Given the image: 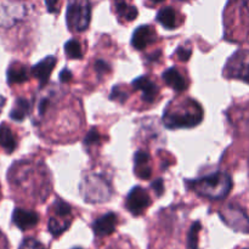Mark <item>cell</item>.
Segmentation results:
<instances>
[{
    "instance_id": "7a4b0ae2",
    "label": "cell",
    "mask_w": 249,
    "mask_h": 249,
    "mask_svg": "<svg viewBox=\"0 0 249 249\" xmlns=\"http://www.w3.org/2000/svg\"><path fill=\"white\" fill-rule=\"evenodd\" d=\"M203 119V109L198 102L187 100L180 108H169L163 116V123L168 129H187L197 126Z\"/></svg>"
},
{
    "instance_id": "e575fe53",
    "label": "cell",
    "mask_w": 249,
    "mask_h": 249,
    "mask_svg": "<svg viewBox=\"0 0 249 249\" xmlns=\"http://www.w3.org/2000/svg\"><path fill=\"white\" fill-rule=\"evenodd\" d=\"M160 51H157V53H151V55H148V57H147V60L148 61H157L158 58H160Z\"/></svg>"
},
{
    "instance_id": "f35d334b",
    "label": "cell",
    "mask_w": 249,
    "mask_h": 249,
    "mask_svg": "<svg viewBox=\"0 0 249 249\" xmlns=\"http://www.w3.org/2000/svg\"><path fill=\"white\" fill-rule=\"evenodd\" d=\"M246 249H248V248H246Z\"/></svg>"
},
{
    "instance_id": "4316f807",
    "label": "cell",
    "mask_w": 249,
    "mask_h": 249,
    "mask_svg": "<svg viewBox=\"0 0 249 249\" xmlns=\"http://www.w3.org/2000/svg\"><path fill=\"white\" fill-rule=\"evenodd\" d=\"M95 71H96L97 75L102 77V75H105L106 73L111 72V67H109V65L106 61L97 60L96 62H95Z\"/></svg>"
},
{
    "instance_id": "603a6c76",
    "label": "cell",
    "mask_w": 249,
    "mask_h": 249,
    "mask_svg": "<svg viewBox=\"0 0 249 249\" xmlns=\"http://www.w3.org/2000/svg\"><path fill=\"white\" fill-rule=\"evenodd\" d=\"M53 211H55L56 215L61 216V218L71 215V213H72V208H71L70 204L66 203L62 199H57V201L53 203Z\"/></svg>"
},
{
    "instance_id": "9a60e30c",
    "label": "cell",
    "mask_w": 249,
    "mask_h": 249,
    "mask_svg": "<svg viewBox=\"0 0 249 249\" xmlns=\"http://www.w3.org/2000/svg\"><path fill=\"white\" fill-rule=\"evenodd\" d=\"M7 83L11 85L22 84L28 80V70L26 66L19 63H12L7 70Z\"/></svg>"
},
{
    "instance_id": "83f0119b",
    "label": "cell",
    "mask_w": 249,
    "mask_h": 249,
    "mask_svg": "<svg viewBox=\"0 0 249 249\" xmlns=\"http://www.w3.org/2000/svg\"><path fill=\"white\" fill-rule=\"evenodd\" d=\"M136 175L142 180H148L152 175V169L148 167V164L141 165V167H136Z\"/></svg>"
},
{
    "instance_id": "8d00e7d4",
    "label": "cell",
    "mask_w": 249,
    "mask_h": 249,
    "mask_svg": "<svg viewBox=\"0 0 249 249\" xmlns=\"http://www.w3.org/2000/svg\"><path fill=\"white\" fill-rule=\"evenodd\" d=\"M242 1H243V4L247 5V6L249 7V0H242Z\"/></svg>"
},
{
    "instance_id": "484cf974",
    "label": "cell",
    "mask_w": 249,
    "mask_h": 249,
    "mask_svg": "<svg viewBox=\"0 0 249 249\" xmlns=\"http://www.w3.org/2000/svg\"><path fill=\"white\" fill-rule=\"evenodd\" d=\"M134 162H135L136 167H141V165H146L150 162V155L146 151H138L134 156Z\"/></svg>"
},
{
    "instance_id": "ffe728a7",
    "label": "cell",
    "mask_w": 249,
    "mask_h": 249,
    "mask_svg": "<svg viewBox=\"0 0 249 249\" xmlns=\"http://www.w3.org/2000/svg\"><path fill=\"white\" fill-rule=\"evenodd\" d=\"M65 53L72 60H77V58L83 57V49L82 45L75 39H71L65 44Z\"/></svg>"
},
{
    "instance_id": "4dcf8cb0",
    "label": "cell",
    "mask_w": 249,
    "mask_h": 249,
    "mask_svg": "<svg viewBox=\"0 0 249 249\" xmlns=\"http://www.w3.org/2000/svg\"><path fill=\"white\" fill-rule=\"evenodd\" d=\"M49 106H50V99H49L48 96L43 97V99H41L40 101H39V104H38V113H39V116H40V117L45 116V112L48 111Z\"/></svg>"
},
{
    "instance_id": "5b68a950",
    "label": "cell",
    "mask_w": 249,
    "mask_h": 249,
    "mask_svg": "<svg viewBox=\"0 0 249 249\" xmlns=\"http://www.w3.org/2000/svg\"><path fill=\"white\" fill-rule=\"evenodd\" d=\"M223 220L230 228L241 232H249V218L247 214L236 206H229L220 213Z\"/></svg>"
},
{
    "instance_id": "9c48e42d",
    "label": "cell",
    "mask_w": 249,
    "mask_h": 249,
    "mask_svg": "<svg viewBox=\"0 0 249 249\" xmlns=\"http://www.w3.org/2000/svg\"><path fill=\"white\" fill-rule=\"evenodd\" d=\"M133 88L138 91L142 92V100L147 104H152L155 100L157 99L158 94H160V89H158L157 84L153 83L146 75H141V77L136 78L133 82Z\"/></svg>"
},
{
    "instance_id": "4fadbf2b",
    "label": "cell",
    "mask_w": 249,
    "mask_h": 249,
    "mask_svg": "<svg viewBox=\"0 0 249 249\" xmlns=\"http://www.w3.org/2000/svg\"><path fill=\"white\" fill-rule=\"evenodd\" d=\"M117 215L114 213H107L105 215L100 216L99 219L94 221L92 224V230L95 235L99 237H105L114 232L117 226Z\"/></svg>"
},
{
    "instance_id": "d6a6232c",
    "label": "cell",
    "mask_w": 249,
    "mask_h": 249,
    "mask_svg": "<svg viewBox=\"0 0 249 249\" xmlns=\"http://www.w3.org/2000/svg\"><path fill=\"white\" fill-rule=\"evenodd\" d=\"M151 187H152V190L156 192V195H157L158 197L162 196L163 192H164V184H163L162 179L155 180V181L152 182V185H151Z\"/></svg>"
},
{
    "instance_id": "7402d4cb",
    "label": "cell",
    "mask_w": 249,
    "mask_h": 249,
    "mask_svg": "<svg viewBox=\"0 0 249 249\" xmlns=\"http://www.w3.org/2000/svg\"><path fill=\"white\" fill-rule=\"evenodd\" d=\"M201 229L202 225L199 221H196V223H194L191 225L189 237H187V242H189L190 249H198V235Z\"/></svg>"
},
{
    "instance_id": "836d02e7",
    "label": "cell",
    "mask_w": 249,
    "mask_h": 249,
    "mask_svg": "<svg viewBox=\"0 0 249 249\" xmlns=\"http://www.w3.org/2000/svg\"><path fill=\"white\" fill-rule=\"evenodd\" d=\"M72 78H73V74L70 70L65 68V70L61 71V73H60L61 83H70L71 80H72Z\"/></svg>"
},
{
    "instance_id": "52a82bcc",
    "label": "cell",
    "mask_w": 249,
    "mask_h": 249,
    "mask_svg": "<svg viewBox=\"0 0 249 249\" xmlns=\"http://www.w3.org/2000/svg\"><path fill=\"white\" fill-rule=\"evenodd\" d=\"M230 77L238 78L249 83V50H243L236 53L228 65Z\"/></svg>"
},
{
    "instance_id": "cb8c5ba5",
    "label": "cell",
    "mask_w": 249,
    "mask_h": 249,
    "mask_svg": "<svg viewBox=\"0 0 249 249\" xmlns=\"http://www.w3.org/2000/svg\"><path fill=\"white\" fill-rule=\"evenodd\" d=\"M109 99L113 100V101L119 102V104H124V102L128 100V94H126V91L121 87V85H116V87H113V89H112Z\"/></svg>"
},
{
    "instance_id": "8992f818",
    "label": "cell",
    "mask_w": 249,
    "mask_h": 249,
    "mask_svg": "<svg viewBox=\"0 0 249 249\" xmlns=\"http://www.w3.org/2000/svg\"><path fill=\"white\" fill-rule=\"evenodd\" d=\"M150 204L151 197L140 186H136L134 189H131L128 197H126L125 206L133 215H140V214H142L150 207Z\"/></svg>"
},
{
    "instance_id": "ac0fdd59",
    "label": "cell",
    "mask_w": 249,
    "mask_h": 249,
    "mask_svg": "<svg viewBox=\"0 0 249 249\" xmlns=\"http://www.w3.org/2000/svg\"><path fill=\"white\" fill-rule=\"evenodd\" d=\"M157 21L167 29H174L177 27V14L170 6L163 7L158 11Z\"/></svg>"
},
{
    "instance_id": "2e32d148",
    "label": "cell",
    "mask_w": 249,
    "mask_h": 249,
    "mask_svg": "<svg viewBox=\"0 0 249 249\" xmlns=\"http://www.w3.org/2000/svg\"><path fill=\"white\" fill-rule=\"evenodd\" d=\"M31 102L24 97L16 99L14 105V108L10 112V118L15 122H22L26 119V117L31 113Z\"/></svg>"
},
{
    "instance_id": "74e56055",
    "label": "cell",
    "mask_w": 249,
    "mask_h": 249,
    "mask_svg": "<svg viewBox=\"0 0 249 249\" xmlns=\"http://www.w3.org/2000/svg\"><path fill=\"white\" fill-rule=\"evenodd\" d=\"M73 249H82V248H73Z\"/></svg>"
},
{
    "instance_id": "f1b7e54d",
    "label": "cell",
    "mask_w": 249,
    "mask_h": 249,
    "mask_svg": "<svg viewBox=\"0 0 249 249\" xmlns=\"http://www.w3.org/2000/svg\"><path fill=\"white\" fill-rule=\"evenodd\" d=\"M19 249H44V247L38 241L33 240V238H28V240H24L22 242Z\"/></svg>"
},
{
    "instance_id": "e0dca14e",
    "label": "cell",
    "mask_w": 249,
    "mask_h": 249,
    "mask_svg": "<svg viewBox=\"0 0 249 249\" xmlns=\"http://www.w3.org/2000/svg\"><path fill=\"white\" fill-rule=\"evenodd\" d=\"M114 9L119 17H123L125 21H134L138 17L139 11L135 6L129 5L125 0H116L114 1Z\"/></svg>"
},
{
    "instance_id": "1f68e13d",
    "label": "cell",
    "mask_w": 249,
    "mask_h": 249,
    "mask_svg": "<svg viewBox=\"0 0 249 249\" xmlns=\"http://www.w3.org/2000/svg\"><path fill=\"white\" fill-rule=\"evenodd\" d=\"M58 4H60V0H45L46 9H48V12H50V14H57L60 11Z\"/></svg>"
},
{
    "instance_id": "6da1fadb",
    "label": "cell",
    "mask_w": 249,
    "mask_h": 249,
    "mask_svg": "<svg viewBox=\"0 0 249 249\" xmlns=\"http://www.w3.org/2000/svg\"><path fill=\"white\" fill-rule=\"evenodd\" d=\"M190 187L199 196L209 199H224L232 189V180L230 175L223 172H216L199 179L187 182Z\"/></svg>"
},
{
    "instance_id": "5bb4252c",
    "label": "cell",
    "mask_w": 249,
    "mask_h": 249,
    "mask_svg": "<svg viewBox=\"0 0 249 249\" xmlns=\"http://www.w3.org/2000/svg\"><path fill=\"white\" fill-rule=\"evenodd\" d=\"M163 80L165 82V84L168 87H170L172 89H174L175 91L182 92L187 89V83L185 80V78L182 77L181 73L177 70L175 67L168 68L167 71L163 72Z\"/></svg>"
},
{
    "instance_id": "8fae6325",
    "label": "cell",
    "mask_w": 249,
    "mask_h": 249,
    "mask_svg": "<svg viewBox=\"0 0 249 249\" xmlns=\"http://www.w3.org/2000/svg\"><path fill=\"white\" fill-rule=\"evenodd\" d=\"M56 62H57L56 57L48 56V57H45L44 60H41L40 62H38L32 67V75L39 80L41 87H44L49 82L51 73H53V68L56 66Z\"/></svg>"
},
{
    "instance_id": "277c9868",
    "label": "cell",
    "mask_w": 249,
    "mask_h": 249,
    "mask_svg": "<svg viewBox=\"0 0 249 249\" xmlns=\"http://www.w3.org/2000/svg\"><path fill=\"white\" fill-rule=\"evenodd\" d=\"M91 19L90 0H70L66 12L67 26L72 32H84L88 29Z\"/></svg>"
},
{
    "instance_id": "d590c367",
    "label": "cell",
    "mask_w": 249,
    "mask_h": 249,
    "mask_svg": "<svg viewBox=\"0 0 249 249\" xmlns=\"http://www.w3.org/2000/svg\"><path fill=\"white\" fill-rule=\"evenodd\" d=\"M152 2H155V4H160V2H163L164 0H151Z\"/></svg>"
},
{
    "instance_id": "7c38bea8",
    "label": "cell",
    "mask_w": 249,
    "mask_h": 249,
    "mask_svg": "<svg viewBox=\"0 0 249 249\" xmlns=\"http://www.w3.org/2000/svg\"><path fill=\"white\" fill-rule=\"evenodd\" d=\"M12 221L19 230L26 231L29 230V229H33L38 224L39 215L36 212L16 208L12 213Z\"/></svg>"
},
{
    "instance_id": "3957f363",
    "label": "cell",
    "mask_w": 249,
    "mask_h": 249,
    "mask_svg": "<svg viewBox=\"0 0 249 249\" xmlns=\"http://www.w3.org/2000/svg\"><path fill=\"white\" fill-rule=\"evenodd\" d=\"M80 192L84 199L90 203H101L112 197L111 185L99 174H89L83 179Z\"/></svg>"
},
{
    "instance_id": "d6986e66",
    "label": "cell",
    "mask_w": 249,
    "mask_h": 249,
    "mask_svg": "<svg viewBox=\"0 0 249 249\" xmlns=\"http://www.w3.org/2000/svg\"><path fill=\"white\" fill-rule=\"evenodd\" d=\"M0 146H1L7 153H12L17 147V142L14 134L10 130V128H7L4 124L0 125Z\"/></svg>"
},
{
    "instance_id": "30bf717a",
    "label": "cell",
    "mask_w": 249,
    "mask_h": 249,
    "mask_svg": "<svg viewBox=\"0 0 249 249\" xmlns=\"http://www.w3.org/2000/svg\"><path fill=\"white\" fill-rule=\"evenodd\" d=\"M156 40V32L151 26H140L135 29L131 36V45L134 49L145 50L150 44Z\"/></svg>"
},
{
    "instance_id": "44dd1931",
    "label": "cell",
    "mask_w": 249,
    "mask_h": 249,
    "mask_svg": "<svg viewBox=\"0 0 249 249\" xmlns=\"http://www.w3.org/2000/svg\"><path fill=\"white\" fill-rule=\"evenodd\" d=\"M71 225V221H58L57 219L51 218L49 221V231L51 235L53 236H60L61 233L65 232Z\"/></svg>"
},
{
    "instance_id": "f546056e",
    "label": "cell",
    "mask_w": 249,
    "mask_h": 249,
    "mask_svg": "<svg viewBox=\"0 0 249 249\" xmlns=\"http://www.w3.org/2000/svg\"><path fill=\"white\" fill-rule=\"evenodd\" d=\"M191 53H192L191 49L184 48V46H180V48L177 50L178 57H179L181 61H184V62H186V61L190 60V57H191Z\"/></svg>"
},
{
    "instance_id": "d4e9b609",
    "label": "cell",
    "mask_w": 249,
    "mask_h": 249,
    "mask_svg": "<svg viewBox=\"0 0 249 249\" xmlns=\"http://www.w3.org/2000/svg\"><path fill=\"white\" fill-rule=\"evenodd\" d=\"M101 141V135H100L99 131L96 129H91L89 133L87 134L84 139V145L85 146H92V145H96V143H100Z\"/></svg>"
},
{
    "instance_id": "ba28073f",
    "label": "cell",
    "mask_w": 249,
    "mask_h": 249,
    "mask_svg": "<svg viewBox=\"0 0 249 249\" xmlns=\"http://www.w3.org/2000/svg\"><path fill=\"white\" fill-rule=\"evenodd\" d=\"M26 14L23 5L14 2H1L0 4V26L11 27L22 18Z\"/></svg>"
}]
</instances>
